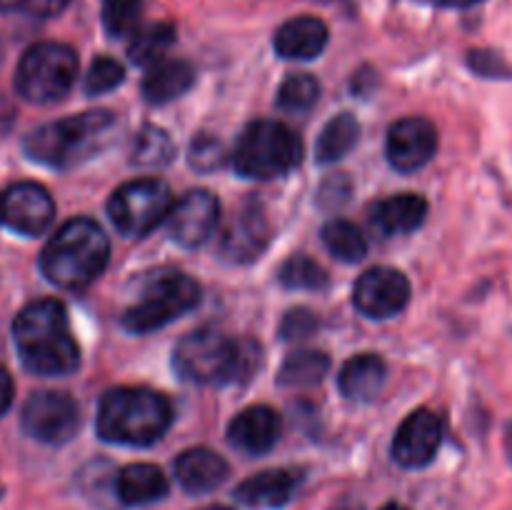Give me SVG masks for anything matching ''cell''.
<instances>
[{
  "mask_svg": "<svg viewBox=\"0 0 512 510\" xmlns=\"http://www.w3.org/2000/svg\"><path fill=\"white\" fill-rule=\"evenodd\" d=\"M13 343L25 370L43 378H63L80 368L78 340L70 333L68 313L53 298L25 305L13 323Z\"/></svg>",
  "mask_w": 512,
  "mask_h": 510,
  "instance_id": "cell-1",
  "label": "cell"
},
{
  "mask_svg": "<svg viewBox=\"0 0 512 510\" xmlns=\"http://www.w3.org/2000/svg\"><path fill=\"white\" fill-rule=\"evenodd\" d=\"M110 258L105 230L90 218H73L55 230L40 253V273L63 290H83L103 275Z\"/></svg>",
  "mask_w": 512,
  "mask_h": 510,
  "instance_id": "cell-2",
  "label": "cell"
},
{
  "mask_svg": "<svg viewBox=\"0 0 512 510\" xmlns=\"http://www.w3.org/2000/svg\"><path fill=\"white\" fill-rule=\"evenodd\" d=\"M118 118L110 110H88L35 128L23 148L30 160L48 168H73L103 153L115 138Z\"/></svg>",
  "mask_w": 512,
  "mask_h": 510,
  "instance_id": "cell-3",
  "label": "cell"
},
{
  "mask_svg": "<svg viewBox=\"0 0 512 510\" xmlns=\"http://www.w3.org/2000/svg\"><path fill=\"white\" fill-rule=\"evenodd\" d=\"M173 408L168 398L150 388H115L98 408V435L115 445L145 448L168 433Z\"/></svg>",
  "mask_w": 512,
  "mask_h": 510,
  "instance_id": "cell-4",
  "label": "cell"
},
{
  "mask_svg": "<svg viewBox=\"0 0 512 510\" xmlns=\"http://www.w3.org/2000/svg\"><path fill=\"white\" fill-rule=\"evenodd\" d=\"M258 345L238 343L220 330L200 328L180 338L173 350V368L195 385H230L253 373Z\"/></svg>",
  "mask_w": 512,
  "mask_h": 510,
  "instance_id": "cell-5",
  "label": "cell"
},
{
  "mask_svg": "<svg viewBox=\"0 0 512 510\" xmlns=\"http://www.w3.org/2000/svg\"><path fill=\"white\" fill-rule=\"evenodd\" d=\"M303 158L298 135L278 120H255L240 133L230 163L250 180H275L288 175Z\"/></svg>",
  "mask_w": 512,
  "mask_h": 510,
  "instance_id": "cell-6",
  "label": "cell"
},
{
  "mask_svg": "<svg viewBox=\"0 0 512 510\" xmlns=\"http://www.w3.org/2000/svg\"><path fill=\"white\" fill-rule=\"evenodd\" d=\"M78 75V55L70 45L45 43L30 45L15 70V90L28 103H58L70 93Z\"/></svg>",
  "mask_w": 512,
  "mask_h": 510,
  "instance_id": "cell-7",
  "label": "cell"
},
{
  "mask_svg": "<svg viewBox=\"0 0 512 510\" xmlns=\"http://www.w3.org/2000/svg\"><path fill=\"white\" fill-rule=\"evenodd\" d=\"M200 303V285L183 273H165L140 293L123 313V328L135 335L160 330Z\"/></svg>",
  "mask_w": 512,
  "mask_h": 510,
  "instance_id": "cell-8",
  "label": "cell"
},
{
  "mask_svg": "<svg viewBox=\"0 0 512 510\" xmlns=\"http://www.w3.org/2000/svg\"><path fill=\"white\" fill-rule=\"evenodd\" d=\"M173 203V190L165 180L138 178L113 190L108 200V215L120 235L145 238L168 218Z\"/></svg>",
  "mask_w": 512,
  "mask_h": 510,
  "instance_id": "cell-9",
  "label": "cell"
},
{
  "mask_svg": "<svg viewBox=\"0 0 512 510\" xmlns=\"http://www.w3.org/2000/svg\"><path fill=\"white\" fill-rule=\"evenodd\" d=\"M20 425L33 440L45 445H63L78 433L80 410L68 393L38 390L30 395L20 413Z\"/></svg>",
  "mask_w": 512,
  "mask_h": 510,
  "instance_id": "cell-10",
  "label": "cell"
},
{
  "mask_svg": "<svg viewBox=\"0 0 512 510\" xmlns=\"http://www.w3.org/2000/svg\"><path fill=\"white\" fill-rule=\"evenodd\" d=\"M55 203L48 190L38 183H15L0 195V220L10 230L28 238H38L53 225Z\"/></svg>",
  "mask_w": 512,
  "mask_h": 510,
  "instance_id": "cell-11",
  "label": "cell"
},
{
  "mask_svg": "<svg viewBox=\"0 0 512 510\" xmlns=\"http://www.w3.org/2000/svg\"><path fill=\"white\" fill-rule=\"evenodd\" d=\"M410 300V280L395 268H370L353 288V305L373 320L398 315Z\"/></svg>",
  "mask_w": 512,
  "mask_h": 510,
  "instance_id": "cell-12",
  "label": "cell"
},
{
  "mask_svg": "<svg viewBox=\"0 0 512 510\" xmlns=\"http://www.w3.org/2000/svg\"><path fill=\"white\" fill-rule=\"evenodd\" d=\"M168 233L183 248H200L208 243L220 223V203L210 190H190L168 213Z\"/></svg>",
  "mask_w": 512,
  "mask_h": 510,
  "instance_id": "cell-13",
  "label": "cell"
},
{
  "mask_svg": "<svg viewBox=\"0 0 512 510\" xmlns=\"http://www.w3.org/2000/svg\"><path fill=\"white\" fill-rule=\"evenodd\" d=\"M270 243V223L265 218V210L258 200H248L238 208V213L230 218L220 235L218 253L228 263H253L260 258Z\"/></svg>",
  "mask_w": 512,
  "mask_h": 510,
  "instance_id": "cell-14",
  "label": "cell"
},
{
  "mask_svg": "<svg viewBox=\"0 0 512 510\" xmlns=\"http://www.w3.org/2000/svg\"><path fill=\"white\" fill-rule=\"evenodd\" d=\"M443 443V420L433 410H413L393 438V458L403 468H425Z\"/></svg>",
  "mask_w": 512,
  "mask_h": 510,
  "instance_id": "cell-15",
  "label": "cell"
},
{
  "mask_svg": "<svg viewBox=\"0 0 512 510\" xmlns=\"http://www.w3.org/2000/svg\"><path fill=\"white\" fill-rule=\"evenodd\" d=\"M438 150V130L428 118L398 120L388 133V160L400 173H413L430 163Z\"/></svg>",
  "mask_w": 512,
  "mask_h": 510,
  "instance_id": "cell-16",
  "label": "cell"
},
{
  "mask_svg": "<svg viewBox=\"0 0 512 510\" xmlns=\"http://www.w3.org/2000/svg\"><path fill=\"white\" fill-rule=\"evenodd\" d=\"M283 420L268 405H250L240 410L228 425V440L243 455H265L278 445Z\"/></svg>",
  "mask_w": 512,
  "mask_h": 510,
  "instance_id": "cell-17",
  "label": "cell"
},
{
  "mask_svg": "<svg viewBox=\"0 0 512 510\" xmlns=\"http://www.w3.org/2000/svg\"><path fill=\"white\" fill-rule=\"evenodd\" d=\"M303 475L293 468H275L255 473L245 478L235 488V500L255 510H275L283 508L293 500Z\"/></svg>",
  "mask_w": 512,
  "mask_h": 510,
  "instance_id": "cell-18",
  "label": "cell"
},
{
  "mask_svg": "<svg viewBox=\"0 0 512 510\" xmlns=\"http://www.w3.org/2000/svg\"><path fill=\"white\" fill-rule=\"evenodd\" d=\"M425 215H428V200L423 195L400 193L378 200L370 208V225L383 238H395V235L415 233L425 223Z\"/></svg>",
  "mask_w": 512,
  "mask_h": 510,
  "instance_id": "cell-19",
  "label": "cell"
},
{
  "mask_svg": "<svg viewBox=\"0 0 512 510\" xmlns=\"http://www.w3.org/2000/svg\"><path fill=\"white\" fill-rule=\"evenodd\" d=\"M173 470L178 483L190 495L210 493V490L220 488L230 475L228 460L208 448H190L180 453Z\"/></svg>",
  "mask_w": 512,
  "mask_h": 510,
  "instance_id": "cell-20",
  "label": "cell"
},
{
  "mask_svg": "<svg viewBox=\"0 0 512 510\" xmlns=\"http://www.w3.org/2000/svg\"><path fill=\"white\" fill-rule=\"evenodd\" d=\"M273 45L280 58L313 60L328 45V25L315 15H298L280 25Z\"/></svg>",
  "mask_w": 512,
  "mask_h": 510,
  "instance_id": "cell-21",
  "label": "cell"
},
{
  "mask_svg": "<svg viewBox=\"0 0 512 510\" xmlns=\"http://www.w3.org/2000/svg\"><path fill=\"white\" fill-rule=\"evenodd\" d=\"M170 483L163 470L153 463L125 465L115 478V493L125 505H150L168 495Z\"/></svg>",
  "mask_w": 512,
  "mask_h": 510,
  "instance_id": "cell-22",
  "label": "cell"
},
{
  "mask_svg": "<svg viewBox=\"0 0 512 510\" xmlns=\"http://www.w3.org/2000/svg\"><path fill=\"white\" fill-rule=\"evenodd\" d=\"M388 380V368L380 355L363 353L350 358L338 375L340 393L348 400H373Z\"/></svg>",
  "mask_w": 512,
  "mask_h": 510,
  "instance_id": "cell-23",
  "label": "cell"
},
{
  "mask_svg": "<svg viewBox=\"0 0 512 510\" xmlns=\"http://www.w3.org/2000/svg\"><path fill=\"white\" fill-rule=\"evenodd\" d=\"M195 83V70L188 60H158L143 78V95L148 103L165 105L188 93Z\"/></svg>",
  "mask_w": 512,
  "mask_h": 510,
  "instance_id": "cell-24",
  "label": "cell"
},
{
  "mask_svg": "<svg viewBox=\"0 0 512 510\" xmlns=\"http://www.w3.org/2000/svg\"><path fill=\"white\" fill-rule=\"evenodd\" d=\"M360 123L350 113H340L320 130L318 143H315V160L320 165H330L343 160L358 143Z\"/></svg>",
  "mask_w": 512,
  "mask_h": 510,
  "instance_id": "cell-25",
  "label": "cell"
},
{
  "mask_svg": "<svg viewBox=\"0 0 512 510\" xmlns=\"http://www.w3.org/2000/svg\"><path fill=\"white\" fill-rule=\"evenodd\" d=\"M330 358L320 350H295L285 358L283 368L278 373V383L283 388H310L318 385L328 375Z\"/></svg>",
  "mask_w": 512,
  "mask_h": 510,
  "instance_id": "cell-26",
  "label": "cell"
},
{
  "mask_svg": "<svg viewBox=\"0 0 512 510\" xmlns=\"http://www.w3.org/2000/svg\"><path fill=\"white\" fill-rule=\"evenodd\" d=\"M173 155V140L158 125H143L130 145V163H135L138 168H163L173 160Z\"/></svg>",
  "mask_w": 512,
  "mask_h": 510,
  "instance_id": "cell-27",
  "label": "cell"
},
{
  "mask_svg": "<svg viewBox=\"0 0 512 510\" xmlns=\"http://www.w3.org/2000/svg\"><path fill=\"white\" fill-rule=\"evenodd\" d=\"M175 43L173 23H150L145 28L135 30L133 40L128 45V55L135 65H155L165 58L170 45Z\"/></svg>",
  "mask_w": 512,
  "mask_h": 510,
  "instance_id": "cell-28",
  "label": "cell"
},
{
  "mask_svg": "<svg viewBox=\"0 0 512 510\" xmlns=\"http://www.w3.org/2000/svg\"><path fill=\"white\" fill-rule=\"evenodd\" d=\"M323 243L328 253L343 263H358L368 253V240L350 220H330L323 228Z\"/></svg>",
  "mask_w": 512,
  "mask_h": 510,
  "instance_id": "cell-29",
  "label": "cell"
},
{
  "mask_svg": "<svg viewBox=\"0 0 512 510\" xmlns=\"http://www.w3.org/2000/svg\"><path fill=\"white\" fill-rule=\"evenodd\" d=\"M278 280L290 290H323L328 288V273L308 255H290L280 265Z\"/></svg>",
  "mask_w": 512,
  "mask_h": 510,
  "instance_id": "cell-30",
  "label": "cell"
},
{
  "mask_svg": "<svg viewBox=\"0 0 512 510\" xmlns=\"http://www.w3.org/2000/svg\"><path fill=\"white\" fill-rule=\"evenodd\" d=\"M320 83L310 73H290L278 88V108L285 113H305L318 103Z\"/></svg>",
  "mask_w": 512,
  "mask_h": 510,
  "instance_id": "cell-31",
  "label": "cell"
},
{
  "mask_svg": "<svg viewBox=\"0 0 512 510\" xmlns=\"http://www.w3.org/2000/svg\"><path fill=\"white\" fill-rule=\"evenodd\" d=\"M143 0H103V25L110 38L130 35L138 25Z\"/></svg>",
  "mask_w": 512,
  "mask_h": 510,
  "instance_id": "cell-32",
  "label": "cell"
},
{
  "mask_svg": "<svg viewBox=\"0 0 512 510\" xmlns=\"http://www.w3.org/2000/svg\"><path fill=\"white\" fill-rule=\"evenodd\" d=\"M125 78V68L115 58H108V55H100L90 63L88 75H85V93L88 95H103L110 93V90L118 88Z\"/></svg>",
  "mask_w": 512,
  "mask_h": 510,
  "instance_id": "cell-33",
  "label": "cell"
},
{
  "mask_svg": "<svg viewBox=\"0 0 512 510\" xmlns=\"http://www.w3.org/2000/svg\"><path fill=\"white\" fill-rule=\"evenodd\" d=\"M188 163L200 173H210V170L223 168L225 163V145L218 135L200 133L195 135L188 150Z\"/></svg>",
  "mask_w": 512,
  "mask_h": 510,
  "instance_id": "cell-34",
  "label": "cell"
},
{
  "mask_svg": "<svg viewBox=\"0 0 512 510\" xmlns=\"http://www.w3.org/2000/svg\"><path fill=\"white\" fill-rule=\"evenodd\" d=\"M468 68L480 78L490 80H508L512 78V68L508 60L490 48H475L468 53Z\"/></svg>",
  "mask_w": 512,
  "mask_h": 510,
  "instance_id": "cell-35",
  "label": "cell"
},
{
  "mask_svg": "<svg viewBox=\"0 0 512 510\" xmlns=\"http://www.w3.org/2000/svg\"><path fill=\"white\" fill-rule=\"evenodd\" d=\"M315 330H318V318H315L308 308L288 310L283 323H280V335H283V340H288V343L310 338Z\"/></svg>",
  "mask_w": 512,
  "mask_h": 510,
  "instance_id": "cell-36",
  "label": "cell"
},
{
  "mask_svg": "<svg viewBox=\"0 0 512 510\" xmlns=\"http://www.w3.org/2000/svg\"><path fill=\"white\" fill-rule=\"evenodd\" d=\"M353 190L350 180L345 175H335V178L325 180L323 188H320L318 200L325 205V208H338V205L348 203V195Z\"/></svg>",
  "mask_w": 512,
  "mask_h": 510,
  "instance_id": "cell-37",
  "label": "cell"
},
{
  "mask_svg": "<svg viewBox=\"0 0 512 510\" xmlns=\"http://www.w3.org/2000/svg\"><path fill=\"white\" fill-rule=\"evenodd\" d=\"M70 5V0H28L25 10L30 15H38V18H53V15L63 13Z\"/></svg>",
  "mask_w": 512,
  "mask_h": 510,
  "instance_id": "cell-38",
  "label": "cell"
},
{
  "mask_svg": "<svg viewBox=\"0 0 512 510\" xmlns=\"http://www.w3.org/2000/svg\"><path fill=\"white\" fill-rule=\"evenodd\" d=\"M13 395H15L13 378H10L8 370L0 365V415H3L10 405H13Z\"/></svg>",
  "mask_w": 512,
  "mask_h": 510,
  "instance_id": "cell-39",
  "label": "cell"
},
{
  "mask_svg": "<svg viewBox=\"0 0 512 510\" xmlns=\"http://www.w3.org/2000/svg\"><path fill=\"white\" fill-rule=\"evenodd\" d=\"M440 8H453V10H468L475 8V5L485 3V0H435Z\"/></svg>",
  "mask_w": 512,
  "mask_h": 510,
  "instance_id": "cell-40",
  "label": "cell"
},
{
  "mask_svg": "<svg viewBox=\"0 0 512 510\" xmlns=\"http://www.w3.org/2000/svg\"><path fill=\"white\" fill-rule=\"evenodd\" d=\"M503 445H505V455H508V460H510V465H512V420L508 423V428H505Z\"/></svg>",
  "mask_w": 512,
  "mask_h": 510,
  "instance_id": "cell-41",
  "label": "cell"
},
{
  "mask_svg": "<svg viewBox=\"0 0 512 510\" xmlns=\"http://www.w3.org/2000/svg\"><path fill=\"white\" fill-rule=\"evenodd\" d=\"M28 0H0V10H15V8H25Z\"/></svg>",
  "mask_w": 512,
  "mask_h": 510,
  "instance_id": "cell-42",
  "label": "cell"
},
{
  "mask_svg": "<svg viewBox=\"0 0 512 510\" xmlns=\"http://www.w3.org/2000/svg\"><path fill=\"white\" fill-rule=\"evenodd\" d=\"M330 510H363V505L355 503V500H343V503L333 505V508H330Z\"/></svg>",
  "mask_w": 512,
  "mask_h": 510,
  "instance_id": "cell-43",
  "label": "cell"
},
{
  "mask_svg": "<svg viewBox=\"0 0 512 510\" xmlns=\"http://www.w3.org/2000/svg\"><path fill=\"white\" fill-rule=\"evenodd\" d=\"M383 510H410V508H405V505H400V503H388Z\"/></svg>",
  "mask_w": 512,
  "mask_h": 510,
  "instance_id": "cell-44",
  "label": "cell"
},
{
  "mask_svg": "<svg viewBox=\"0 0 512 510\" xmlns=\"http://www.w3.org/2000/svg\"><path fill=\"white\" fill-rule=\"evenodd\" d=\"M200 510H233V508H225V505H208V508H200Z\"/></svg>",
  "mask_w": 512,
  "mask_h": 510,
  "instance_id": "cell-45",
  "label": "cell"
}]
</instances>
